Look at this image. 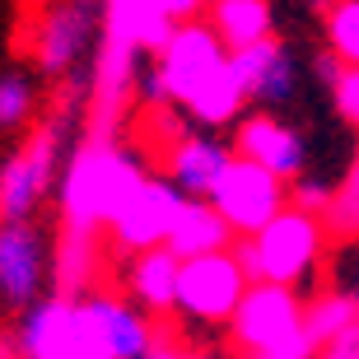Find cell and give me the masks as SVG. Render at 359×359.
<instances>
[{
  "instance_id": "14",
  "label": "cell",
  "mask_w": 359,
  "mask_h": 359,
  "mask_svg": "<svg viewBox=\"0 0 359 359\" xmlns=\"http://www.w3.org/2000/svg\"><path fill=\"white\" fill-rule=\"evenodd\" d=\"M177 28L182 24H173L163 14V0H107L103 10V38H117L135 47L140 56H154V61L163 56Z\"/></svg>"
},
{
  "instance_id": "23",
  "label": "cell",
  "mask_w": 359,
  "mask_h": 359,
  "mask_svg": "<svg viewBox=\"0 0 359 359\" xmlns=\"http://www.w3.org/2000/svg\"><path fill=\"white\" fill-rule=\"evenodd\" d=\"M33 112H38V89H33V80L19 75V70H5V75H0V131L28 126Z\"/></svg>"
},
{
  "instance_id": "6",
  "label": "cell",
  "mask_w": 359,
  "mask_h": 359,
  "mask_svg": "<svg viewBox=\"0 0 359 359\" xmlns=\"http://www.w3.org/2000/svg\"><path fill=\"white\" fill-rule=\"evenodd\" d=\"M252 290L248 271L233 252H215L201 262H182V290H177V322L187 327H229Z\"/></svg>"
},
{
  "instance_id": "7",
  "label": "cell",
  "mask_w": 359,
  "mask_h": 359,
  "mask_svg": "<svg viewBox=\"0 0 359 359\" xmlns=\"http://www.w3.org/2000/svg\"><path fill=\"white\" fill-rule=\"evenodd\" d=\"M308 299L290 285H252L243 308L229 322V346L238 359H257L304 332Z\"/></svg>"
},
{
  "instance_id": "9",
  "label": "cell",
  "mask_w": 359,
  "mask_h": 359,
  "mask_svg": "<svg viewBox=\"0 0 359 359\" xmlns=\"http://www.w3.org/2000/svg\"><path fill=\"white\" fill-rule=\"evenodd\" d=\"M210 205L224 215V224L233 229L238 238H257L271 219H280V215L290 210L294 196H290V182H285V177L266 173V168H257V163H248V159H233L224 182L215 187Z\"/></svg>"
},
{
  "instance_id": "2",
  "label": "cell",
  "mask_w": 359,
  "mask_h": 359,
  "mask_svg": "<svg viewBox=\"0 0 359 359\" xmlns=\"http://www.w3.org/2000/svg\"><path fill=\"white\" fill-rule=\"evenodd\" d=\"M159 346L163 341L154 318L126 304L121 294L93 290L75 299V332L66 359H149Z\"/></svg>"
},
{
  "instance_id": "34",
  "label": "cell",
  "mask_w": 359,
  "mask_h": 359,
  "mask_svg": "<svg viewBox=\"0 0 359 359\" xmlns=\"http://www.w3.org/2000/svg\"><path fill=\"white\" fill-rule=\"evenodd\" d=\"M318 359H346V355H336V350H322V355Z\"/></svg>"
},
{
  "instance_id": "4",
  "label": "cell",
  "mask_w": 359,
  "mask_h": 359,
  "mask_svg": "<svg viewBox=\"0 0 359 359\" xmlns=\"http://www.w3.org/2000/svg\"><path fill=\"white\" fill-rule=\"evenodd\" d=\"M56 163H61V121H47L0 163V224H28L47 191H61Z\"/></svg>"
},
{
  "instance_id": "16",
  "label": "cell",
  "mask_w": 359,
  "mask_h": 359,
  "mask_svg": "<svg viewBox=\"0 0 359 359\" xmlns=\"http://www.w3.org/2000/svg\"><path fill=\"white\" fill-rule=\"evenodd\" d=\"M233 243H238V233L224 224V215L215 210L210 201H187L173 238H168V252L177 262H201V257H215V252H233Z\"/></svg>"
},
{
  "instance_id": "1",
  "label": "cell",
  "mask_w": 359,
  "mask_h": 359,
  "mask_svg": "<svg viewBox=\"0 0 359 359\" xmlns=\"http://www.w3.org/2000/svg\"><path fill=\"white\" fill-rule=\"evenodd\" d=\"M145 168L117 145V135H84L61 173V229L107 233L126 210V201L145 187Z\"/></svg>"
},
{
  "instance_id": "18",
  "label": "cell",
  "mask_w": 359,
  "mask_h": 359,
  "mask_svg": "<svg viewBox=\"0 0 359 359\" xmlns=\"http://www.w3.org/2000/svg\"><path fill=\"white\" fill-rule=\"evenodd\" d=\"M248 103H252V98H248V89L238 84L233 66H224L210 84H201V89L191 93V103H187L182 112L196 121L201 131H224V126H238V121L248 117Z\"/></svg>"
},
{
  "instance_id": "10",
  "label": "cell",
  "mask_w": 359,
  "mask_h": 359,
  "mask_svg": "<svg viewBox=\"0 0 359 359\" xmlns=\"http://www.w3.org/2000/svg\"><path fill=\"white\" fill-rule=\"evenodd\" d=\"M191 196L177 191V182L168 173H149L145 187L126 201V210L117 215V224L107 229V238L121 257H140V252H154V248H168L177 229V215Z\"/></svg>"
},
{
  "instance_id": "24",
  "label": "cell",
  "mask_w": 359,
  "mask_h": 359,
  "mask_svg": "<svg viewBox=\"0 0 359 359\" xmlns=\"http://www.w3.org/2000/svg\"><path fill=\"white\" fill-rule=\"evenodd\" d=\"M285 56V42H257V47H243V52H229V66L238 75V84L248 89V98H257V89L266 84V75L276 70V61Z\"/></svg>"
},
{
  "instance_id": "13",
  "label": "cell",
  "mask_w": 359,
  "mask_h": 359,
  "mask_svg": "<svg viewBox=\"0 0 359 359\" xmlns=\"http://www.w3.org/2000/svg\"><path fill=\"white\" fill-rule=\"evenodd\" d=\"M163 159H168V177L177 182V191L191 201H210L215 187L224 182V173L233 168V145H224L219 135L210 131H187L177 145L163 149Z\"/></svg>"
},
{
  "instance_id": "8",
  "label": "cell",
  "mask_w": 359,
  "mask_h": 359,
  "mask_svg": "<svg viewBox=\"0 0 359 359\" xmlns=\"http://www.w3.org/2000/svg\"><path fill=\"white\" fill-rule=\"evenodd\" d=\"M47 285H56V248L47 233L33 219L0 224V304L24 318L33 304L47 299Z\"/></svg>"
},
{
  "instance_id": "20",
  "label": "cell",
  "mask_w": 359,
  "mask_h": 359,
  "mask_svg": "<svg viewBox=\"0 0 359 359\" xmlns=\"http://www.w3.org/2000/svg\"><path fill=\"white\" fill-rule=\"evenodd\" d=\"M355 322H359V294H355V290H341V285H332V290H322V294H313V299H308L304 327H308V336H313L322 350L332 346L341 332H350Z\"/></svg>"
},
{
  "instance_id": "5",
  "label": "cell",
  "mask_w": 359,
  "mask_h": 359,
  "mask_svg": "<svg viewBox=\"0 0 359 359\" xmlns=\"http://www.w3.org/2000/svg\"><path fill=\"white\" fill-rule=\"evenodd\" d=\"M327 224H322V215H308L299 205L271 219L262 233L252 238L257 248V266H262V285H290L299 290L313 271H318L322 252H327Z\"/></svg>"
},
{
  "instance_id": "25",
  "label": "cell",
  "mask_w": 359,
  "mask_h": 359,
  "mask_svg": "<svg viewBox=\"0 0 359 359\" xmlns=\"http://www.w3.org/2000/svg\"><path fill=\"white\" fill-rule=\"evenodd\" d=\"M332 191H336V187L318 182V177H308V173L290 187L294 205H299V210H308V215H327V205H332Z\"/></svg>"
},
{
  "instance_id": "21",
  "label": "cell",
  "mask_w": 359,
  "mask_h": 359,
  "mask_svg": "<svg viewBox=\"0 0 359 359\" xmlns=\"http://www.w3.org/2000/svg\"><path fill=\"white\" fill-rule=\"evenodd\" d=\"M322 224H327V233H332L336 243H359V163H350L346 177L336 182Z\"/></svg>"
},
{
  "instance_id": "22",
  "label": "cell",
  "mask_w": 359,
  "mask_h": 359,
  "mask_svg": "<svg viewBox=\"0 0 359 359\" xmlns=\"http://www.w3.org/2000/svg\"><path fill=\"white\" fill-rule=\"evenodd\" d=\"M322 42L332 56H341L346 66L359 70V0H336L322 14Z\"/></svg>"
},
{
  "instance_id": "15",
  "label": "cell",
  "mask_w": 359,
  "mask_h": 359,
  "mask_svg": "<svg viewBox=\"0 0 359 359\" xmlns=\"http://www.w3.org/2000/svg\"><path fill=\"white\" fill-rule=\"evenodd\" d=\"M177 290H182V262L168 248L126 257V294H131V304L140 313H149V318H173Z\"/></svg>"
},
{
  "instance_id": "27",
  "label": "cell",
  "mask_w": 359,
  "mask_h": 359,
  "mask_svg": "<svg viewBox=\"0 0 359 359\" xmlns=\"http://www.w3.org/2000/svg\"><path fill=\"white\" fill-rule=\"evenodd\" d=\"M322 355V346L308 336V327L294 341H285V346H276V350H266V355H257V359H318Z\"/></svg>"
},
{
  "instance_id": "31",
  "label": "cell",
  "mask_w": 359,
  "mask_h": 359,
  "mask_svg": "<svg viewBox=\"0 0 359 359\" xmlns=\"http://www.w3.org/2000/svg\"><path fill=\"white\" fill-rule=\"evenodd\" d=\"M327 350H336V355H346V359H359V322L350 327V332H341Z\"/></svg>"
},
{
  "instance_id": "17",
  "label": "cell",
  "mask_w": 359,
  "mask_h": 359,
  "mask_svg": "<svg viewBox=\"0 0 359 359\" xmlns=\"http://www.w3.org/2000/svg\"><path fill=\"white\" fill-rule=\"evenodd\" d=\"M205 24L215 28V38L224 42L229 52H243V47H257V42L276 38L271 0H210Z\"/></svg>"
},
{
  "instance_id": "29",
  "label": "cell",
  "mask_w": 359,
  "mask_h": 359,
  "mask_svg": "<svg viewBox=\"0 0 359 359\" xmlns=\"http://www.w3.org/2000/svg\"><path fill=\"white\" fill-rule=\"evenodd\" d=\"M313 70H318V80L327 84V89H336V80L346 75V61H341V56H332V52H327V47H322V56H318V61H313Z\"/></svg>"
},
{
  "instance_id": "32",
  "label": "cell",
  "mask_w": 359,
  "mask_h": 359,
  "mask_svg": "<svg viewBox=\"0 0 359 359\" xmlns=\"http://www.w3.org/2000/svg\"><path fill=\"white\" fill-rule=\"evenodd\" d=\"M0 359H28L19 332H10V327H0Z\"/></svg>"
},
{
  "instance_id": "11",
  "label": "cell",
  "mask_w": 359,
  "mask_h": 359,
  "mask_svg": "<svg viewBox=\"0 0 359 359\" xmlns=\"http://www.w3.org/2000/svg\"><path fill=\"white\" fill-rule=\"evenodd\" d=\"M107 0H52L38 19V33H33V61H38L42 75H70L80 52L93 42L98 24H103Z\"/></svg>"
},
{
  "instance_id": "35",
  "label": "cell",
  "mask_w": 359,
  "mask_h": 359,
  "mask_svg": "<svg viewBox=\"0 0 359 359\" xmlns=\"http://www.w3.org/2000/svg\"><path fill=\"white\" fill-rule=\"evenodd\" d=\"M355 163H359V154H355Z\"/></svg>"
},
{
  "instance_id": "30",
  "label": "cell",
  "mask_w": 359,
  "mask_h": 359,
  "mask_svg": "<svg viewBox=\"0 0 359 359\" xmlns=\"http://www.w3.org/2000/svg\"><path fill=\"white\" fill-rule=\"evenodd\" d=\"M233 257H238V266L248 271V280H252V285H262V266H257V248H252V238H238V243H233Z\"/></svg>"
},
{
  "instance_id": "28",
  "label": "cell",
  "mask_w": 359,
  "mask_h": 359,
  "mask_svg": "<svg viewBox=\"0 0 359 359\" xmlns=\"http://www.w3.org/2000/svg\"><path fill=\"white\" fill-rule=\"evenodd\" d=\"M205 10H210V0H163V14L173 24H196V19H205Z\"/></svg>"
},
{
  "instance_id": "26",
  "label": "cell",
  "mask_w": 359,
  "mask_h": 359,
  "mask_svg": "<svg viewBox=\"0 0 359 359\" xmlns=\"http://www.w3.org/2000/svg\"><path fill=\"white\" fill-rule=\"evenodd\" d=\"M332 103H336V112H341V121H350V126L359 131V70L355 66H346V75L336 80Z\"/></svg>"
},
{
  "instance_id": "33",
  "label": "cell",
  "mask_w": 359,
  "mask_h": 359,
  "mask_svg": "<svg viewBox=\"0 0 359 359\" xmlns=\"http://www.w3.org/2000/svg\"><path fill=\"white\" fill-rule=\"evenodd\" d=\"M149 359H215V355H201V350H182V346H159Z\"/></svg>"
},
{
  "instance_id": "19",
  "label": "cell",
  "mask_w": 359,
  "mask_h": 359,
  "mask_svg": "<svg viewBox=\"0 0 359 359\" xmlns=\"http://www.w3.org/2000/svg\"><path fill=\"white\" fill-rule=\"evenodd\" d=\"M93 276H98V238L61 229V238H56V294L84 299V294H93Z\"/></svg>"
},
{
  "instance_id": "3",
  "label": "cell",
  "mask_w": 359,
  "mask_h": 359,
  "mask_svg": "<svg viewBox=\"0 0 359 359\" xmlns=\"http://www.w3.org/2000/svg\"><path fill=\"white\" fill-rule=\"evenodd\" d=\"M229 66V47L215 38V28L205 19L182 24L173 42L163 47V56L140 75V93L159 107H187L201 84H210L219 70Z\"/></svg>"
},
{
  "instance_id": "12",
  "label": "cell",
  "mask_w": 359,
  "mask_h": 359,
  "mask_svg": "<svg viewBox=\"0 0 359 359\" xmlns=\"http://www.w3.org/2000/svg\"><path fill=\"white\" fill-rule=\"evenodd\" d=\"M233 154L248 163H257V168H266V173L285 177V182H299L304 177V163H308V145L304 135L294 131L290 121H280L276 112H266V107H257V112H248V117L233 126Z\"/></svg>"
}]
</instances>
